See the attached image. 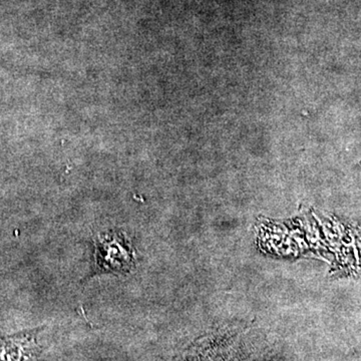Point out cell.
Here are the masks:
<instances>
[{
  "label": "cell",
  "mask_w": 361,
  "mask_h": 361,
  "mask_svg": "<svg viewBox=\"0 0 361 361\" xmlns=\"http://www.w3.org/2000/svg\"><path fill=\"white\" fill-rule=\"evenodd\" d=\"M97 272L123 273L132 265V252L121 233L110 231L96 238Z\"/></svg>",
  "instance_id": "obj_1"
},
{
  "label": "cell",
  "mask_w": 361,
  "mask_h": 361,
  "mask_svg": "<svg viewBox=\"0 0 361 361\" xmlns=\"http://www.w3.org/2000/svg\"><path fill=\"white\" fill-rule=\"evenodd\" d=\"M37 332H25L8 337L0 348V360H25L37 355Z\"/></svg>",
  "instance_id": "obj_2"
}]
</instances>
